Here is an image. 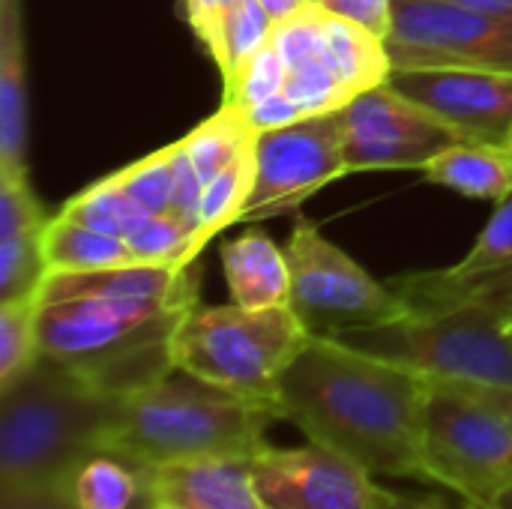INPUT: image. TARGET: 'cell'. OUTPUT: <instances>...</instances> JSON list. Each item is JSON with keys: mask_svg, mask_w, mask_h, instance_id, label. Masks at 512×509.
I'll return each instance as SVG.
<instances>
[{"mask_svg": "<svg viewBox=\"0 0 512 509\" xmlns=\"http://www.w3.org/2000/svg\"><path fill=\"white\" fill-rule=\"evenodd\" d=\"M147 501L165 509H267L249 456H204L144 468Z\"/></svg>", "mask_w": 512, "mask_h": 509, "instance_id": "obj_13", "label": "cell"}, {"mask_svg": "<svg viewBox=\"0 0 512 509\" xmlns=\"http://www.w3.org/2000/svg\"><path fill=\"white\" fill-rule=\"evenodd\" d=\"M270 42L282 54L288 69L297 63H306L312 57H321L324 54V12L309 3L297 15L276 21Z\"/></svg>", "mask_w": 512, "mask_h": 509, "instance_id": "obj_30", "label": "cell"}, {"mask_svg": "<svg viewBox=\"0 0 512 509\" xmlns=\"http://www.w3.org/2000/svg\"><path fill=\"white\" fill-rule=\"evenodd\" d=\"M462 387H465V384H462ZM471 390H477L483 399H489L495 408H501V411L512 420V390H489V387H471Z\"/></svg>", "mask_w": 512, "mask_h": 509, "instance_id": "obj_37", "label": "cell"}, {"mask_svg": "<svg viewBox=\"0 0 512 509\" xmlns=\"http://www.w3.org/2000/svg\"><path fill=\"white\" fill-rule=\"evenodd\" d=\"M0 174H27V66L21 0H0Z\"/></svg>", "mask_w": 512, "mask_h": 509, "instance_id": "obj_14", "label": "cell"}, {"mask_svg": "<svg viewBox=\"0 0 512 509\" xmlns=\"http://www.w3.org/2000/svg\"><path fill=\"white\" fill-rule=\"evenodd\" d=\"M504 147H507V153H510V159H512V129H510V135H507V141H504Z\"/></svg>", "mask_w": 512, "mask_h": 509, "instance_id": "obj_41", "label": "cell"}, {"mask_svg": "<svg viewBox=\"0 0 512 509\" xmlns=\"http://www.w3.org/2000/svg\"><path fill=\"white\" fill-rule=\"evenodd\" d=\"M432 381L408 366L312 336L276 384L273 405L312 444L372 477L423 480V420Z\"/></svg>", "mask_w": 512, "mask_h": 509, "instance_id": "obj_1", "label": "cell"}, {"mask_svg": "<svg viewBox=\"0 0 512 509\" xmlns=\"http://www.w3.org/2000/svg\"><path fill=\"white\" fill-rule=\"evenodd\" d=\"M231 303L243 309H270L291 303V270L288 255L264 234L249 228L219 249Z\"/></svg>", "mask_w": 512, "mask_h": 509, "instance_id": "obj_15", "label": "cell"}, {"mask_svg": "<svg viewBox=\"0 0 512 509\" xmlns=\"http://www.w3.org/2000/svg\"><path fill=\"white\" fill-rule=\"evenodd\" d=\"M204 177L198 174V168L192 165L183 138L177 141V162H174V195H171V216L192 234H198L201 225V201H204Z\"/></svg>", "mask_w": 512, "mask_h": 509, "instance_id": "obj_32", "label": "cell"}, {"mask_svg": "<svg viewBox=\"0 0 512 509\" xmlns=\"http://www.w3.org/2000/svg\"><path fill=\"white\" fill-rule=\"evenodd\" d=\"M129 249L135 261L141 264H177V267H192V234L171 216H150L129 240Z\"/></svg>", "mask_w": 512, "mask_h": 509, "instance_id": "obj_29", "label": "cell"}, {"mask_svg": "<svg viewBox=\"0 0 512 509\" xmlns=\"http://www.w3.org/2000/svg\"><path fill=\"white\" fill-rule=\"evenodd\" d=\"M144 509H165V507H156V504H150V507H144Z\"/></svg>", "mask_w": 512, "mask_h": 509, "instance_id": "obj_42", "label": "cell"}, {"mask_svg": "<svg viewBox=\"0 0 512 509\" xmlns=\"http://www.w3.org/2000/svg\"><path fill=\"white\" fill-rule=\"evenodd\" d=\"M345 108L255 135V183L243 222L297 210L345 168Z\"/></svg>", "mask_w": 512, "mask_h": 509, "instance_id": "obj_9", "label": "cell"}, {"mask_svg": "<svg viewBox=\"0 0 512 509\" xmlns=\"http://www.w3.org/2000/svg\"><path fill=\"white\" fill-rule=\"evenodd\" d=\"M48 222L27 174H0V237L42 231Z\"/></svg>", "mask_w": 512, "mask_h": 509, "instance_id": "obj_31", "label": "cell"}, {"mask_svg": "<svg viewBox=\"0 0 512 509\" xmlns=\"http://www.w3.org/2000/svg\"><path fill=\"white\" fill-rule=\"evenodd\" d=\"M60 213L78 225H87V228L117 237V240H129L153 216L135 198H129L120 186H114L108 177H102L93 186L72 195Z\"/></svg>", "mask_w": 512, "mask_h": 509, "instance_id": "obj_23", "label": "cell"}, {"mask_svg": "<svg viewBox=\"0 0 512 509\" xmlns=\"http://www.w3.org/2000/svg\"><path fill=\"white\" fill-rule=\"evenodd\" d=\"M510 318H512V309H510Z\"/></svg>", "mask_w": 512, "mask_h": 509, "instance_id": "obj_43", "label": "cell"}, {"mask_svg": "<svg viewBox=\"0 0 512 509\" xmlns=\"http://www.w3.org/2000/svg\"><path fill=\"white\" fill-rule=\"evenodd\" d=\"M273 27H276V21L267 15V9L258 0H240L219 21V27L201 42L207 48V54L213 57V63H216L225 87L270 42Z\"/></svg>", "mask_w": 512, "mask_h": 509, "instance_id": "obj_20", "label": "cell"}, {"mask_svg": "<svg viewBox=\"0 0 512 509\" xmlns=\"http://www.w3.org/2000/svg\"><path fill=\"white\" fill-rule=\"evenodd\" d=\"M396 69L512 72V15L459 0H393Z\"/></svg>", "mask_w": 512, "mask_h": 509, "instance_id": "obj_8", "label": "cell"}, {"mask_svg": "<svg viewBox=\"0 0 512 509\" xmlns=\"http://www.w3.org/2000/svg\"><path fill=\"white\" fill-rule=\"evenodd\" d=\"M486 509H512V486H507L504 492H498Z\"/></svg>", "mask_w": 512, "mask_h": 509, "instance_id": "obj_40", "label": "cell"}, {"mask_svg": "<svg viewBox=\"0 0 512 509\" xmlns=\"http://www.w3.org/2000/svg\"><path fill=\"white\" fill-rule=\"evenodd\" d=\"M255 183V144L240 153L228 168H222L213 180L204 186V201H201V225L192 240V258L201 255V249L228 225L243 222L249 195Z\"/></svg>", "mask_w": 512, "mask_h": 509, "instance_id": "obj_21", "label": "cell"}, {"mask_svg": "<svg viewBox=\"0 0 512 509\" xmlns=\"http://www.w3.org/2000/svg\"><path fill=\"white\" fill-rule=\"evenodd\" d=\"M45 228L0 237V303L39 297L42 282L48 279Z\"/></svg>", "mask_w": 512, "mask_h": 509, "instance_id": "obj_24", "label": "cell"}, {"mask_svg": "<svg viewBox=\"0 0 512 509\" xmlns=\"http://www.w3.org/2000/svg\"><path fill=\"white\" fill-rule=\"evenodd\" d=\"M324 60L354 96L375 90L393 78V57L387 39L348 18L324 12Z\"/></svg>", "mask_w": 512, "mask_h": 509, "instance_id": "obj_18", "label": "cell"}, {"mask_svg": "<svg viewBox=\"0 0 512 509\" xmlns=\"http://www.w3.org/2000/svg\"><path fill=\"white\" fill-rule=\"evenodd\" d=\"M57 501L66 509L150 507L144 468L108 450H93L75 462L57 489Z\"/></svg>", "mask_w": 512, "mask_h": 509, "instance_id": "obj_16", "label": "cell"}, {"mask_svg": "<svg viewBox=\"0 0 512 509\" xmlns=\"http://www.w3.org/2000/svg\"><path fill=\"white\" fill-rule=\"evenodd\" d=\"M183 144H186L192 165L207 183L255 144V132L246 120V111L222 102L216 114H210L183 138Z\"/></svg>", "mask_w": 512, "mask_h": 509, "instance_id": "obj_22", "label": "cell"}, {"mask_svg": "<svg viewBox=\"0 0 512 509\" xmlns=\"http://www.w3.org/2000/svg\"><path fill=\"white\" fill-rule=\"evenodd\" d=\"M327 15L348 18L360 27H369L378 36H390L393 30V0H309Z\"/></svg>", "mask_w": 512, "mask_h": 509, "instance_id": "obj_33", "label": "cell"}, {"mask_svg": "<svg viewBox=\"0 0 512 509\" xmlns=\"http://www.w3.org/2000/svg\"><path fill=\"white\" fill-rule=\"evenodd\" d=\"M309 342L312 333L291 303L270 309L195 303L171 336V357L186 375L273 405L279 378Z\"/></svg>", "mask_w": 512, "mask_h": 509, "instance_id": "obj_4", "label": "cell"}, {"mask_svg": "<svg viewBox=\"0 0 512 509\" xmlns=\"http://www.w3.org/2000/svg\"><path fill=\"white\" fill-rule=\"evenodd\" d=\"M246 120H249L252 132H255V135H261V132L282 129V126H291V123L303 120V111H300V108H297L285 93H279V96L264 99L261 105L249 108V111H246Z\"/></svg>", "mask_w": 512, "mask_h": 509, "instance_id": "obj_34", "label": "cell"}, {"mask_svg": "<svg viewBox=\"0 0 512 509\" xmlns=\"http://www.w3.org/2000/svg\"><path fill=\"white\" fill-rule=\"evenodd\" d=\"M327 339L393 360L432 381L512 390L510 306L468 303L444 312H411Z\"/></svg>", "mask_w": 512, "mask_h": 509, "instance_id": "obj_5", "label": "cell"}, {"mask_svg": "<svg viewBox=\"0 0 512 509\" xmlns=\"http://www.w3.org/2000/svg\"><path fill=\"white\" fill-rule=\"evenodd\" d=\"M39 297L0 303V387L12 384L39 360Z\"/></svg>", "mask_w": 512, "mask_h": 509, "instance_id": "obj_26", "label": "cell"}, {"mask_svg": "<svg viewBox=\"0 0 512 509\" xmlns=\"http://www.w3.org/2000/svg\"><path fill=\"white\" fill-rule=\"evenodd\" d=\"M345 168L360 171H423L447 147L459 144L450 129L390 81L354 96L345 105Z\"/></svg>", "mask_w": 512, "mask_h": 509, "instance_id": "obj_10", "label": "cell"}, {"mask_svg": "<svg viewBox=\"0 0 512 509\" xmlns=\"http://www.w3.org/2000/svg\"><path fill=\"white\" fill-rule=\"evenodd\" d=\"M285 255L291 270V309L312 336H339L411 315L387 282L372 279L306 216H297Z\"/></svg>", "mask_w": 512, "mask_h": 509, "instance_id": "obj_7", "label": "cell"}, {"mask_svg": "<svg viewBox=\"0 0 512 509\" xmlns=\"http://www.w3.org/2000/svg\"><path fill=\"white\" fill-rule=\"evenodd\" d=\"M423 177L465 198L498 204L512 192V159L504 144L459 141L435 156L423 168Z\"/></svg>", "mask_w": 512, "mask_h": 509, "instance_id": "obj_17", "label": "cell"}, {"mask_svg": "<svg viewBox=\"0 0 512 509\" xmlns=\"http://www.w3.org/2000/svg\"><path fill=\"white\" fill-rule=\"evenodd\" d=\"M258 3L267 9V15L273 21H285V18H291V15H297L300 9L309 6V0H258Z\"/></svg>", "mask_w": 512, "mask_h": 509, "instance_id": "obj_36", "label": "cell"}, {"mask_svg": "<svg viewBox=\"0 0 512 509\" xmlns=\"http://www.w3.org/2000/svg\"><path fill=\"white\" fill-rule=\"evenodd\" d=\"M120 402L75 366L48 357L0 387L3 504L57 501L72 465L102 447Z\"/></svg>", "mask_w": 512, "mask_h": 509, "instance_id": "obj_2", "label": "cell"}, {"mask_svg": "<svg viewBox=\"0 0 512 509\" xmlns=\"http://www.w3.org/2000/svg\"><path fill=\"white\" fill-rule=\"evenodd\" d=\"M252 471L267 509H408L369 471L312 441L297 450L267 447L252 459Z\"/></svg>", "mask_w": 512, "mask_h": 509, "instance_id": "obj_11", "label": "cell"}, {"mask_svg": "<svg viewBox=\"0 0 512 509\" xmlns=\"http://www.w3.org/2000/svg\"><path fill=\"white\" fill-rule=\"evenodd\" d=\"M423 462L429 483L462 495L471 509H486L512 486V420L471 387L432 381Z\"/></svg>", "mask_w": 512, "mask_h": 509, "instance_id": "obj_6", "label": "cell"}, {"mask_svg": "<svg viewBox=\"0 0 512 509\" xmlns=\"http://www.w3.org/2000/svg\"><path fill=\"white\" fill-rule=\"evenodd\" d=\"M3 509H66L60 501H21V504H3Z\"/></svg>", "mask_w": 512, "mask_h": 509, "instance_id": "obj_39", "label": "cell"}, {"mask_svg": "<svg viewBox=\"0 0 512 509\" xmlns=\"http://www.w3.org/2000/svg\"><path fill=\"white\" fill-rule=\"evenodd\" d=\"M390 84L429 108L462 141L504 144L512 129V72L396 69Z\"/></svg>", "mask_w": 512, "mask_h": 509, "instance_id": "obj_12", "label": "cell"}, {"mask_svg": "<svg viewBox=\"0 0 512 509\" xmlns=\"http://www.w3.org/2000/svg\"><path fill=\"white\" fill-rule=\"evenodd\" d=\"M237 3L240 0H183V15L192 33L198 36V42H204Z\"/></svg>", "mask_w": 512, "mask_h": 509, "instance_id": "obj_35", "label": "cell"}, {"mask_svg": "<svg viewBox=\"0 0 512 509\" xmlns=\"http://www.w3.org/2000/svg\"><path fill=\"white\" fill-rule=\"evenodd\" d=\"M282 420L270 402L207 384L174 369L126 396L102 447L138 468L204 456H249L267 450V429Z\"/></svg>", "mask_w": 512, "mask_h": 509, "instance_id": "obj_3", "label": "cell"}, {"mask_svg": "<svg viewBox=\"0 0 512 509\" xmlns=\"http://www.w3.org/2000/svg\"><path fill=\"white\" fill-rule=\"evenodd\" d=\"M468 6H480V9H492V12H507L512 15V0H459Z\"/></svg>", "mask_w": 512, "mask_h": 509, "instance_id": "obj_38", "label": "cell"}, {"mask_svg": "<svg viewBox=\"0 0 512 509\" xmlns=\"http://www.w3.org/2000/svg\"><path fill=\"white\" fill-rule=\"evenodd\" d=\"M174 162H177V141L165 144L126 168H117L108 174L114 186H120L129 198H135L147 213L162 216L171 210V195H174Z\"/></svg>", "mask_w": 512, "mask_h": 509, "instance_id": "obj_25", "label": "cell"}, {"mask_svg": "<svg viewBox=\"0 0 512 509\" xmlns=\"http://www.w3.org/2000/svg\"><path fill=\"white\" fill-rule=\"evenodd\" d=\"M45 264L48 273H84L141 261H135L126 240L99 234L57 213L45 228Z\"/></svg>", "mask_w": 512, "mask_h": 509, "instance_id": "obj_19", "label": "cell"}, {"mask_svg": "<svg viewBox=\"0 0 512 509\" xmlns=\"http://www.w3.org/2000/svg\"><path fill=\"white\" fill-rule=\"evenodd\" d=\"M282 93L303 111V117L330 114V111H339L351 102V93L336 78V72L324 60V54L291 66Z\"/></svg>", "mask_w": 512, "mask_h": 509, "instance_id": "obj_27", "label": "cell"}, {"mask_svg": "<svg viewBox=\"0 0 512 509\" xmlns=\"http://www.w3.org/2000/svg\"><path fill=\"white\" fill-rule=\"evenodd\" d=\"M285 78H288V63L282 60V54L273 48V42H267L243 69L240 75L225 87L222 102L234 105L240 111H249L255 105H261L264 99H273L285 90Z\"/></svg>", "mask_w": 512, "mask_h": 509, "instance_id": "obj_28", "label": "cell"}]
</instances>
